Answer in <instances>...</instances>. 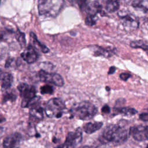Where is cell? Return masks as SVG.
<instances>
[{
    "label": "cell",
    "instance_id": "1",
    "mask_svg": "<svg viewBox=\"0 0 148 148\" xmlns=\"http://www.w3.org/2000/svg\"><path fill=\"white\" fill-rule=\"evenodd\" d=\"M123 121L121 120L116 124L107 126L100 135L99 141L103 144L111 143L113 145H119L125 142L130 134Z\"/></svg>",
    "mask_w": 148,
    "mask_h": 148
},
{
    "label": "cell",
    "instance_id": "2",
    "mask_svg": "<svg viewBox=\"0 0 148 148\" xmlns=\"http://www.w3.org/2000/svg\"><path fill=\"white\" fill-rule=\"evenodd\" d=\"M95 105L88 101H82L74 105L70 109L71 117H76L82 120H88L92 119L97 113Z\"/></svg>",
    "mask_w": 148,
    "mask_h": 148
},
{
    "label": "cell",
    "instance_id": "3",
    "mask_svg": "<svg viewBox=\"0 0 148 148\" xmlns=\"http://www.w3.org/2000/svg\"><path fill=\"white\" fill-rule=\"evenodd\" d=\"M64 5V0H38L39 14L45 17H55L60 13Z\"/></svg>",
    "mask_w": 148,
    "mask_h": 148
},
{
    "label": "cell",
    "instance_id": "4",
    "mask_svg": "<svg viewBox=\"0 0 148 148\" xmlns=\"http://www.w3.org/2000/svg\"><path fill=\"white\" fill-rule=\"evenodd\" d=\"M65 105L62 99L58 98L50 99L46 104L45 112L47 116L50 118H60L62 116Z\"/></svg>",
    "mask_w": 148,
    "mask_h": 148
},
{
    "label": "cell",
    "instance_id": "5",
    "mask_svg": "<svg viewBox=\"0 0 148 148\" xmlns=\"http://www.w3.org/2000/svg\"><path fill=\"white\" fill-rule=\"evenodd\" d=\"M17 88L20 92V96L23 98L21 107L27 108L29 106L32 101L36 97V90L35 87L28 84L22 83L18 86Z\"/></svg>",
    "mask_w": 148,
    "mask_h": 148
},
{
    "label": "cell",
    "instance_id": "6",
    "mask_svg": "<svg viewBox=\"0 0 148 148\" xmlns=\"http://www.w3.org/2000/svg\"><path fill=\"white\" fill-rule=\"evenodd\" d=\"M39 77L40 81L54 84L58 87H62L64 84L63 78L58 73H50L45 70L39 72Z\"/></svg>",
    "mask_w": 148,
    "mask_h": 148
},
{
    "label": "cell",
    "instance_id": "7",
    "mask_svg": "<svg viewBox=\"0 0 148 148\" xmlns=\"http://www.w3.org/2000/svg\"><path fill=\"white\" fill-rule=\"evenodd\" d=\"M82 140V130L79 127L73 132H69L63 143L66 148H75Z\"/></svg>",
    "mask_w": 148,
    "mask_h": 148
},
{
    "label": "cell",
    "instance_id": "8",
    "mask_svg": "<svg viewBox=\"0 0 148 148\" xmlns=\"http://www.w3.org/2000/svg\"><path fill=\"white\" fill-rule=\"evenodd\" d=\"M129 134L137 141L148 140V125H136L130 128Z\"/></svg>",
    "mask_w": 148,
    "mask_h": 148
},
{
    "label": "cell",
    "instance_id": "9",
    "mask_svg": "<svg viewBox=\"0 0 148 148\" xmlns=\"http://www.w3.org/2000/svg\"><path fill=\"white\" fill-rule=\"evenodd\" d=\"M21 57L27 63L32 64L37 60L38 53L32 46L29 45L21 54Z\"/></svg>",
    "mask_w": 148,
    "mask_h": 148
},
{
    "label": "cell",
    "instance_id": "10",
    "mask_svg": "<svg viewBox=\"0 0 148 148\" xmlns=\"http://www.w3.org/2000/svg\"><path fill=\"white\" fill-rule=\"evenodd\" d=\"M21 139V135L18 132L6 136L3 142V147L4 148H14L20 142Z\"/></svg>",
    "mask_w": 148,
    "mask_h": 148
},
{
    "label": "cell",
    "instance_id": "11",
    "mask_svg": "<svg viewBox=\"0 0 148 148\" xmlns=\"http://www.w3.org/2000/svg\"><path fill=\"white\" fill-rule=\"evenodd\" d=\"M0 80H1L2 88L4 90H8L13 83V77L10 73L3 72L0 69Z\"/></svg>",
    "mask_w": 148,
    "mask_h": 148
},
{
    "label": "cell",
    "instance_id": "12",
    "mask_svg": "<svg viewBox=\"0 0 148 148\" xmlns=\"http://www.w3.org/2000/svg\"><path fill=\"white\" fill-rule=\"evenodd\" d=\"M30 106H31L29 110L30 116L36 119L41 120L43 118V109L40 107L39 104L36 103V102H34Z\"/></svg>",
    "mask_w": 148,
    "mask_h": 148
},
{
    "label": "cell",
    "instance_id": "13",
    "mask_svg": "<svg viewBox=\"0 0 148 148\" xmlns=\"http://www.w3.org/2000/svg\"><path fill=\"white\" fill-rule=\"evenodd\" d=\"M123 24L129 28H136L138 27V22L131 15L125 14L120 16Z\"/></svg>",
    "mask_w": 148,
    "mask_h": 148
},
{
    "label": "cell",
    "instance_id": "14",
    "mask_svg": "<svg viewBox=\"0 0 148 148\" xmlns=\"http://www.w3.org/2000/svg\"><path fill=\"white\" fill-rule=\"evenodd\" d=\"M102 125L103 123L102 122L87 123L84 125L83 130L86 133L88 134H91L99 130Z\"/></svg>",
    "mask_w": 148,
    "mask_h": 148
},
{
    "label": "cell",
    "instance_id": "15",
    "mask_svg": "<svg viewBox=\"0 0 148 148\" xmlns=\"http://www.w3.org/2000/svg\"><path fill=\"white\" fill-rule=\"evenodd\" d=\"M94 48V53L95 56H103L108 58L111 57L114 54V51L112 50L106 49L97 46H95Z\"/></svg>",
    "mask_w": 148,
    "mask_h": 148
},
{
    "label": "cell",
    "instance_id": "16",
    "mask_svg": "<svg viewBox=\"0 0 148 148\" xmlns=\"http://www.w3.org/2000/svg\"><path fill=\"white\" fill-rule=\"evenodd\" d=\"M120 7V0H106L105 8L107 12L113 13L117 11Z\"/></svg>",
    "mask_w": 148,
    "mask_h": 148
},
{
    "label": "cell",
    "instance_id": "17",
    "mask_svg": "<svg viewBox=\"0 0 148 148\" xmlns=\"http://www.w3.org/2000/svg\"><path fill=\"white\" fill-rule=\"evenodd\" d=\"M114 112L116 114L122 113L126 116H131L135 115L137 113V110H135L134 108H127V107L114 108Z\"/></svg>",
    "mask_w": 148,
    "mask_h": 148
},
{
    "label": "cell",
    "instance_id": "18",
    "mask_svg": "<svg viewBox=\"0 0 148 148\" xmlns=\"http://www.w3.org/2000/svg\"><path fill=\"white\" fill-rule=\"evenodd\" d=\"M132 5L138 9H140L144 12H148V0H134Z\"/></svg>",
    "mask_w": 148,
    "mask_h": 148
},
{
    "label": "cell",
    "instance_id": "19",
    "mask_svg": "<svg viewBox=\"0 0 148 148\" xmlns=\"http://www.w3.org/2000/svg\"><path fill=\"white\" fill-rule=\"evenodd\" d=\"M31 39L33 41V43H34V45L38 49H40L43 53H46L47 52L49 51V49L44 45L42 44L38 40V39L36 38V36H35V35L33 33V32H31Z\"/></svg>",
    "mask_w": 148,
    "mask_h": 148
},
{
    "label": "cell",
    "instance_id": "20",
    "mask_svg": "<svg viewBox=\"0 0 148 148\" xmlns=\"http://www.w3.org/2000/svg\"><path fill=\"white\" fill-rule=\"evenodd\" d=\"M131 47L133 48H140L146 52L147 55L148 56V43L144 42L142 40H137L132 42L130 43Z\"/></svg>",
    "mask_w": 148,
    "mask_h": 148
},
{
    "label": "cell",
    "instance_id": "21",
    "mask_svg": "<svg viewBox=\"0 0 148 148\" xmlns=\"http://www.w3.org/2000/svg\"><path fill=\"white\" fill-rule=\"evenodd\" d=\"M16 97H17V96L14 92H13L12 91L6 92L3 95V99H2L3 102H7L9 101H13L16 99Z\"/></svg>",
    "mask_w": 148,
    "mask_h": 148
},
{
    "label": "cell",
    "instance_id": "22",
    "mask_svg": "<svg viewBox=\"0 0 148 148\" xmlns=\"http://www.w3.org/2000/svg\"><path fill=\"white\" fill-rule=\"evenodd\" d=\"M17 41L18 42L20 45L21 47H24L25 45V35L24 33L21 32L20 31L17 32V35L16 36Z\"/></svg>",
    "mask_w": 148,
    "mask_h": 148
},
{
    "label": "cell",
    "instance_id": "23",
    "mask_svg": "<svg viewBox=\"0 0 148 148\" xmlns=\"http://www.w3.org/2000/svg\"><path fill=\"white\" fill-rule=\"evenodd\" d=\"M40 92L42 94H51L53 92V88L50 85H45L40 87Z\"/></svg>",
    "mask_w": 148,
    "mask_h": 148
},
{
    "label": "cell",
    "instance_id": "24",
    "mask_svg": "<svg viewBox=\"0 0 148 148\" xmlns=\"http://www.w3.org/2000/svg\"><path fill=\"white\" fill-rule=\"evenodd\" d=\"M96 20H97L96 16L87 15L85 19V23L87 25L89 26H92L95 24Z\"/></svg>",
    "mask_w": 148,
    "mask_h": 148
},
{
    "label": "cell",
    "instance_id": "25",
    "mask_svg": "<svg viewBox=\"0 0 148 148\" xmlns=\"http://www.w3.org/2000/svg\"><path fill=\"white\" fill-rule=\"evenodd\" d=\"M131 77V75L130 73H122L120 75V77L121 80H124V81H127L129 78H130Z\"/></svg>",
    "mask_w": 148,
    "mask_h": 148
},
{
    "label": "cell",
    "instance_id": "26",
    "mask_svg": "<svg viewBox=\"0 0 148 148\" xmlns=\"http://www.w3.org/2000/svg\"><path fill=\"white\" fill-rule=\"evenodd\" d=\"M139 118L141 120L144 121H148V110L146 112L142 113L139 115Z\"/></svg>",
    "mask_w": 148,
    "mask_h": 148
},
{
    "label": "cell",
    "instance_id": "27",
    "mask_svg": "<svg viewBox=\"0 0 148 148\" xmlns=\"http://www.w3.org/2000/svg\"><path fill=\"white\" fill-rule=\"evenodd\" d=\"M101 111H102V112L103 113H106V114L109 113L110 112V107H109L108 105H104V106L102 108Z\"/></svg>",
    "mask_w": 148,
    "mask_h": 148
},
{
    "label": "cell",
    "instance_id": "28",
    "mask_svg": "<svg viewBox=\"0 0 148 148\" xmlns=\"http://www.w3.org/2000/svg\"><path fill=\"white\" fill-rule=\"evenodd\" d=\"M116 71V68L114 66H111L109 69V71H108V74L109 75H111V74H113Z\"/></svg>",
    "mask_w": 148,
    "mask_h": 148
},
{
    "label": "cell",
    "instance_id": "29",
    "mask_svg": "<svg viewBox=\"0 0 148 148\" xmlns=\"http://www.w3.org/2000/svg\"><path fill=\"white\" fill-rule=\"evenodd\" d=\"M3 133H4V128L2 127H0V138H1Z\"/></svg>",
    "mask_w": 148,
    "mask_h": 148
},
{
    "label": "cell",
    "instance_id": "30",
    "mask_svg": "<svg viewBox=\"0 0 148 148\" xmlns=\"http://www.w3.org/2000/svg\"><path fill=\"white\" fill-rule=\"evenodd\" d=\"M5 121V117L2 114H0V123H2V122H3Z\"/></svg>",
    "mask_w": 148,
    "mask_h": 148
},
{
    "label": "cell",
    "instance_id": "31",
    "mask_svg": "<svg viewBox=\"0 0 148 148\" xmlns=\"http://www.w3.org/2000/svg\"><path fill=\"white\" fill-rule=\"evenodd\" d=\"M3 34L2 31H0V42L3 39Z\"/></svg>",
    "mask_w": 148,
    "mask_h": 148
},
{
    "label": "cell",
    "instance_id": "32",
    "mask_svg": "<svg viewBox=\"0 0 148 148\" xmlns=\"http://www.w3.org/2000/svg\"><path fill=\"white\" fill-rule=\"evenodd\" d=\"M70 2H71V3H74L75 2H77V0H68Z\"/></svg>",
    "mask_w": 148,
    "mask_h": 148
},
{
    "label": "cell",
    "instance_id": "33",
    "mask_svg": "<svg viewBox=\"0 0 148 148\" xmlns=\"http://www.w3.org/2000/svg\"><path fill=\"white\" fill-rule=\"evenodd\" d=\"M81 148H91V147L90 146H84L82 147Z\"/></svg>",
    "mask_w": 148,
    "mask_h": 148
},
{
    "label": "cell",
    "instance_id": "34",
    "mask_svg": "<svg viewBox=\"0 0 148 148\" xmlns=\"http://www.w3.org/2000/svg\"><path fill=\"white\" fill-rule=\"evenodd\" d=\"M106 91H109V90H110V88L109 87H106Z\"/></svg>",
    "mask_w": 148,
    "mask_h": 148
},
{
    "label": "cell",
    "instance_id": "35",
    "mask_svg": "<svg viewBox=\"0 0 148 148\" xmlns=\"http://www.w3.org/2000/svg\"><path fill=\"white\" fill-rule=\"evenodd\" d=\"M5 0H0V5L1 4V3L2 2H3Z\"/></svg>",
    "mask_w": 148,
    "mask_h": 148
},
{
    "label": "cell",
    "instance_id": "36",
    "mask_svg": "<svg viewBox=\"0 0 148 148\" xmlns=\"http://www.w3.org/2000/svg\"><path fill=\"white\" fill-rule=\"evenodd\" d=\"M146 148H148V145H147V147H146Z\"/></svg>",
    "mask_w": 148,
    "mask_h": 148
}]
</instances>
